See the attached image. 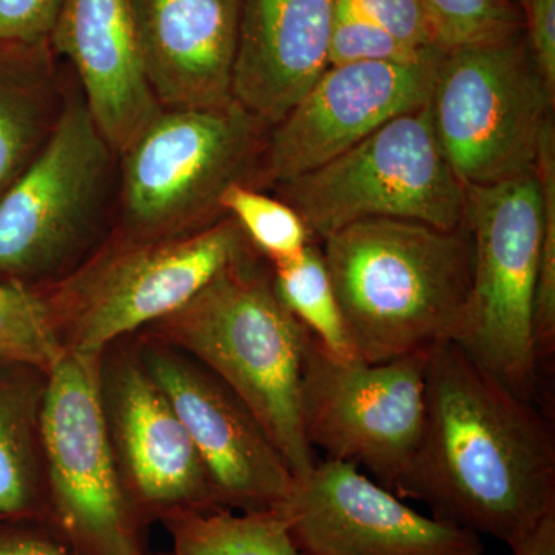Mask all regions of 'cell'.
<instances>
[{"label":"cell","instance_id":"6da1fadb","mask_svg":"<svg viewBox=\"0 0 555 555\" xmlns=\"http://www.w3.org/2000/svg\"><path fill=\"white\" fill-rule=\"evenodd\" d=\"M392 494L511 546L555 513L553 426L456 343L438 345L427 352L422 438Z\"/></svg>","mask_w":555,"mask_h":555},{"label":"cell","instance_id":"7a4b0ae2","mask_svg":"<svg viewBox=\"0 0 555 555\" xmlns=\"http://www.w3.org/2000/svg\"><path fill=\"white\" fill-rule=\"evenodd\" d=\"M321 254L357 360L385 363L462 338L474 272L466 221L367 219L327 236Z\"/></svg>","mask_w":555,"mask_h":555},{"label":"cell","instance_id":"3957f363","mask_svg":"<svg viewBox=\"0 0 555 555\" xmlns=\"http://www.w3.org/2000/svg\"><path fill=\"white\" fill-rule=\"evenodd\" d=\"M254 246L225 266L155 337L198 361L246 404L295 480L317 465L301 422L308 328L278 298Z\"/></svg>","mask_w":555,"mask_h":555},{"label":"cell","instance_id":"277c9868","mask_svg":"<svg viewBox=\"0 0 555 555\" xmlns=\"http://www.w3.org/2000/svg\"><path fill=\"white\" fill-rule=\"evenodd\" d=\"M272 127L236 100L163 108L120 153L124 235H188L228 217L221 199L250 185Z\"/></svg>","mask_w":555,"mask_h":555},{"label":"cell","instance_id":"5b68a950","mask_svg":"<svg viewBox=\"0 0 555 555\" xmlns=\"http://www.w3.org/2000/svg\"><path fill=\"white\" fill-rule=\"evenodd\" d=\"M554 102L524 33L441 51L427 107L449 166L467 189L534 171Z\"/></svg>","mask_w":555,"mask_h":555},{"label":"cell","instance_id":"8992f818","mask_svg":"<svg viewBox=\"0 0 555 555\" xmlns=\"http://www.w3.org/2000/svg\"><path fill=\"white\" fill-rule=\"evenodd\" d=\"M273 190L301 217L310 238L321 241L367 219H404L440 229L465 222L466 188L440 147L427 104Z\"/></svg>","mask_w":555,"mask_h":555},{"label":"cell","instance_id":"52a82bcc","mask_svg":"<svg viewBox=\"0 0 555 555\" xmlns=\"http://www.w3.org/2000/svg\"><path fill=\"white\" fill-rule=\"evenodd\" d=\"M251 244L235 219L171 238L124 235L46 295L65 349L102 357L130 332L184 308Z\"/></svg>","mask_w":555,"mask_h":555},{"label":"cell","instance_id":"ba28073f","mask_svg":"<svg viewBox=\"0 0 555 555\" xmlns=\"http://www.w3.org/2000/svg\"><path fill=\"white\" fill-rule=\"evenodd\" d=\"M465 221L474 247L473 292L456 345L500 385L535 403L540 372L532 327L543 225L535 170L467 188Z\"/></svg>","mask_w":555,"mask_h":555},{"label":"cell","instance_id":"9c48e42d","mask_svg":"<svg viewBox=\"0 0 555 555\" xmlns=\"http://www.w3.org/2000/svg\"><path fill=\"white\" fill-rule=\"evenodd\" d=\"M101 361L67 350L43 387L39 437L51 511L75 553L145 555L116 469Z\"/></svg>","mask_w":555,"mask_h":555},{"label":"cell","instance_id":"30bf717a","mask_svg":"<svg viewBox=\"0 0 555 555\" xmlns=\"http://www.w3.org/2000/svg\"><path fill=\"white\" fill-rule=\"evenodd\" d=\"M427 352L385 363L341 360L310 335L301 378L306 440L392 492L426 418Z\"/></svg>","mask_w":555,"mask_h":555},{"label":"cell","instance_id":"8fae6325","mask_svg":"<svg viewBox=\"0 0 555 555\" xmlns=\"http://www.w3.org/2000/svg\"><path fill=\"white\" fill-rule=\"evenodd\" d=\"M113 155L82 98L69 100L0 196V276L25 284L75 250L100 207Z\"/></svg>","mask_w":555,"mask_h":555},{"label":"cell","instance_id":"7c38bea8","mask_svg":"<svg viewBox=\"0 0 555 555\" xmlns=\"http://www.w3.org/2000/svg\"><path fill=\"white\" fill-rule=\"evenodd\" d=\"M441 51L412 62H366L327 67L308 93L269 131L250 188L323 166L390 119L429 101Z\"/></svg>","mask_w":555,"mask_h":555},{"label":"cell","instance_id":"4fadbf2b","mask_svg":"<svg viewBox=\"0 0 555 555\" xmlns=\"http://www.w3.org/2000/svg\"><path fill=\"white\" fill-rule=\"evenodd\" d=\"M306 555H483L480 535L425 517L363 470L317 462L280 507Z\"/></svg>","mask_w":555,"mask_h":555},{"label":"cell","instance_id":"5bb4252c","mask_svg":"<svg viewBox=\"0 0 555 555\" xmlns=\"http://www.w3.org/2000/svg\"><path fill=\"white\" fill-rule=\"evenodd\" d=\"M188 429L221 506L280 509L295 477L246 404L198 361L166 345L141 358Z\"/></svg>","mask_w":555,"mask_h":555},{"label":"cell","instance_id":"9a60e30c","mask_svg":"<svg viewBox=\"0 0 555 555\" xmlns=\"http://www.w3.org/2000/svg\"><path fill=\"white\" fill-rule=\"evenodd\" d=\"M50 49L78 73L83 102L113 153L158 116L131 0H62Z\"/></svg>","mask_w":555,"mask_h":555},{"label":"cell","instance_id":"2e32d148","mask_svg":"<svg viewBox=\"0 0 555 555\" xmlns=\"http://www.w3.org/2000/svg\"><path fill=\"white\" fill-rule=\"evenodd\" d=\"M102 392L112 440L139 502L163 513L221 506L188 429L141 358L120 360Z\"/></svg>","mask_w":555,"mask_h":555},{"label":"cell","instance_id":"e0dca14e","mask_svg":"<svg viewBox=\"0 0 555 555\" xmlns=\"http://www.w3.org/2000/svg\"><path fill=\"white\" fill-rule=\"evenodd\" d=\"M243 0H131L147 78L163 108L233 100Z\"/></svg>","mask_w":555,"mask_h":555},{"label":"cell","instance_id":"ac0fdd59","mask_svg":"<svg viewBox=\"0 0 555 555\" xmlns=\"http://www.w3.org/2000/svg\"><path fill=\"white\" fill-rule=\"evenodd\" d=\"M337 0H243L232 96L276 126L328 67Z\"/></svg>","mask_w":555,"mask_h":555},{"label":"cell","instance_id":"d6986e66","mask_svg":"<svg viewBox=\"0 0 555 555\" xmlns=\"http://www.w3.org/2000/svg\"><path fill=\"white\" fill-rule=\"evenodd\" d=\"M50 43L0 46V196L35 159L53 119Z\"/></svg>","mask_w":555,"mask_h":555},{"label":"cell","instance_id":"ffe728a7","mask_svg":"<svg viewBox=\"0 0 555 555\" xmlns=\"http://www.w3.org/2000/svg\"><path fill=\"white\" fill-rule=\"evenodd\" d=\"M163 518L173 555H306L281 509L235 514L224 506H182Z\"/></svg>","mask_w":555,"mask_h":555},{"label":"cell","instance_id":"44dd1931","mask_svg":"<svg viewBox=\"0 0 555 555\" xmlns=\"http://www.w3.org/2000/svg\"><path fill=\"white\" fill-rule=\"evenodd\" d=\"M46 387V386H43ZM43 387L0 374V517L30 516L38 502L40 404Z\"/></svg>","mask_w":555,"mask_h":555},{"label":"cell","instance_id":"7402d4cb","mask_svg":"<svg viewBox=\"0 0 555 555\" xmlns=\"http://www.w3.org/2000/svg\"><path fill=\"white\" fill-rule=\"evenodd\" d=\"M278 298L332 356L357 360L321 248L310 243L299 257L272 264Z\"/></svg>","mask_w":555,"mask_h":555},{"label":"cell","instance_id":"603a6c76","mask_svg":"<svg viewBox=\"0 0 555 555\" xmlns=\"http://www.w3.org/2000/svg\"><path fill=\"white\" fill-rule=\"evenodd\" d=\"M65 352L46 295L20 281H2L0 364L40 369L49 374Z\"/></svg>","mask_w":555,"mask_h":555},{"label":"cell","instance_id":"cb8c5ba5","mask_svg":"<svg viewBox=\"0 0 555 555\" xmlns=\"http://www.w3.org/2000/svg\"><path fill=\"white\" fill-rule=\"evenodd\" d=\"M221 207L238 222L255 250L272 264L299 257L312 243L308 228L294 208L250 185H232L222 196Z\"/></svg>","mask_w":555,"mask_h":555},{"label":"cell","instance_id":"d4e9b609","mask_svg":"<svg viewBox=\"0 0 555 555\" xmlns=\"http://www.w3.org/2000/svg\"><path fill=\"white\" fill-rule=\"evenodd\" d=\"M543 198L542 251H540L539 280H537L534 353L537 366L550 369L555 352V124H547L539 156L535 160Z\"/></svg>","mask_w":555,"mask_h":555},{"label":"cell","instance_id":"484cf974","mask_svg":"<svg viewBox=\"0 0 555 555\" xmlns=\"http://www.w3.org/2000/svg\"><path fill=\"white\" fill-rule=\"evenodd\" d=\"M441 50L495 42L524 35L520 7L513 0H423Z\"/></svg>","mask_w":555,"mask_h":555},{"label":"cell","instance_id":"4316f807","mask_svg":"<svg viewBox=\"0 0 555 555\" xmlns=\"http://www.w3.org/2000/svg\"><path fill=\"white\" fill-rule=\"evenodd\" d=\"M440 50L420 51L397 39L345 0L335 2L328 40V67L366 62H412Z\"/></svg>","mask_w":555,"mask_h":555},{"label":"cell","instance_id":"83f0119b","mask_svg":"<svg viewBox=\"0 0 555 555\" xmlns=\"http://www.w3.org/2000/svg\"><path fill=\"white\" fill-rule=\"evenodd\" d=\"M345 2L416 50H441L423 0H345Z\"/></svg>","mask_w":555,"mask_h":555},{"label":"cell","instance_id":"f1b7e54d","mask_svg":"<svg viewBox=\"0 0 555 555\" xmlns=\"http://www.w3.org/2000/svg\"><path fill=\"white\" fill-rule=\"evenodd\" d=\"M62 0H0V46L49 42Z\"/></svg>","mask_w":555,"mask_h":555},{"label":"cell","instance_id":"f546056e","mask_svg":"<svg viewBox=\"0 0 555 555\" xmlns=\"http://www.w3.org/2000/svg\"><path fill=\"white\" fill-rule=\"evenodd\" d=\"M532 56L555 91V0H518Z\"/></svg>","mask_w":555,"mask_h":555},{"label":"cell","instance_id":"4dcf8cb0","mask_svg":"<svg viewBox=\"0 0 555 555\" xmlns=\"http://www.w3.org/2000/svg\"><path fill=\"white\" fill-rule=\"evenodd\" d=\"M0 555H80L68 546L31 532H2Z\"/></svg>","mask_w":555,"mask_h":555},{"label":"cell","instance_id":"1f68e13d","mask_svg":"<svg viewBox=\"0 0 555 555\" xmlns=\"http://www.w3.org/2000/svg\"><path fill=\"white\" fill-rule=\"evenodd\" d=\"M514 555H555V513L511 545Z\"/></svg>","mask_w":555,"mask_h":555}]
</instances>
